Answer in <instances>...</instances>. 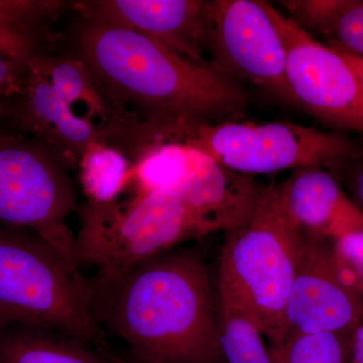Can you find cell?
Listing matches in <instances>:
<instances>
[{"mask_svg": "<svg viewBox=\"0 0 363 363\" xmlns=\"http://www.w3.org/2000/svg\"><path fill=\"white\" fill-rule=\"evenodd\" d=\"M194 149V147H193ZM262 189L255 177L222 166L194 149L175 195L185 203L207 234L234 230L247 223Z\"/></svg>", "mask_w": 363, "mask_h": 363, "instance_id": "obj_12", "label": "cell"}, {"mask_svg": "<svg viewBox=\"0 0 363 363\" xmlns=\"http://www.w3.org/2000/svg\"><path fill=\"white\" fill-rule=\"evenodd\" d=\"M207 20L215 70L297 106L286 80L285 47L262 0L208 1Z\"/></svg>", "mask_w": 363, "mask_h": 363, "instance_id": "obj_9", "label": "cell"}, {"mask_svg": "<svg viewBox=\"0 0 363 363\" xmlns=\"http://www.w3.org/2000/svg\"><path fill=\"white\" fill-rule=\"evenodd\" d=\"M78 60L119 107L147 117L145 135L184 123H219L240 116L247 95L238 81L125 28L86 23Z\"/></svg>", "mask_w": 363, "mask_h": 363, "instance_id": "obj_2", "label": "cell"}, {"mask_svg": "<svg viewBox=\"0 0 363 363\" xmlns=\"http://www.w3.org/2000/svg\"><path fill=\"white\" fill-rule=\"evenodd\" d=\"M0 363H125L109 350L35 325L0 328Z\"/></svg>", "mask_w": 363, "mask_h": 363, "instance_id": "obj_14", "label": "cell"}, {"mask_svg": "<svg viewBox=\"0 0 363 363\" xmlns=\"http://www.w3.org/2000/svg\"><path fill=\"white\" fill-rule=\"evenodd\" d=\"M133 178V167L121 150L95 143L80 159V182L88 202H116Z\"/></svg>", "mask_w": 363, "mask_h": 363, "instance_id": "obj_18", "label": "cell"}, {"mask_svg": "<svg viewBox=\"0 0 363 363\" xmlns=\"http://www.w3.org/2000/svg\"><path fill=\"white\" fill-rule=\"evenodd\" d=\"M11 102H0V123L11 116Z\"/></svg>", "mask_w": 363, "mask_h": 363, "instance_id": "obj_26", "label": "cell"}, {"mask_svg": "<svg viewBox=\"0 0 363 363\" xmlns=\"http://www.w3.org/2000/svg\"><path fill=\"white\" fill-rule=\"evenodd\" d=\"M332 49L335 50L342 57L344 61L350 66V68L352 69L353 72L357 74V77L363 83V58L347 54V52L340 51V50L335 49V48H332Z\"/></svg>", "mask_w": 363, "mask_h": 363, "instance_id": "obj_25", "label": "cell"}, {"mask_svg": "<svg viewBox=\"0 0 363 363\" xmlns=\"http://www.w3.org/2000/svg\"><path fill=\"white\" fill-rule=\"evenodd\" d=\"M301 28L321 33L329 47L363 58V0L281 2Z\"/></svg>", "mask_w": 363, "mask_h": 363, "instance_id": "obj_15", "label": "cell"}, {"mask_svg": "<svg viewBox=\"0 0 363 363\" xmlns=\"http://www.w3.org/2000/svg\"><path fill=\"white\" fill-rule=\"evenodd\" d=\"M78 7L88 23L133 30L190 61L211 66L206 59L208 1L98 0Z\"/></svg>", "mask_w": 363, "mask_h": 363, "instance_id": "obj_11", "label": "cell"}, {"mask_svg": "<svg viewBox=\"0 0 363 363\" xmlns=\"http://www.w3.org/2000/svg\"><path fill=\"white\" fill-rule=\"evenodd\" d=\"M194 149L184 143L154 140L136 150L133 178L135 192L175 194L187 173Z\"/></svg>", "mask_w": 363, "mask_h": 363, "instance_id": "obj_17", "label": "cell"}, {"mask_svg": "<svg viewBox=\"0 0 363 363\" xmlns=\"http://www.w3.org/2000/svg\"><path fill=\"white\" fill-rule=\"evenodd\" d=\"M305 240L286 207L283 183L262 189L247 223L227 233L217 288L250 306L269 346L286 339V305Z\"/></svg>", "mask_w": 363, "mask_h": 363, "instance_id": "obj_4", "label": "cell"}, {"mask_svg": "<svg viewBox=\"0 0 363 363\" xmlns=\"http://www.w3.org/2000/svg\"><path fill=\"white\" fill-rule=\"evenodd\" d=\"M157 140L184 143L222 166L253 176L289 169H339L362 147L339 133L292 123H185L161 130Z\"/></svg>", "mask_w": 363, "mask_h": 363, "instance_id": "obj_6", "label": "cell"}, {"mask_svg": "<svg viewBox=\"0 0 363 363\" xmlns=\"http://www.w3.org/2000/svg\"><path fill=\"white\" fill-rule=\"evenodd\" d=\"M262 6L286 51L289 87L297 106L339 130L363 131V83L342 57L267 1Z\"/></svg>", "mask_w": 363, "mask_h": 363, "instance_id": "obj_8", "label": "cell"}, {"mask_svg": "<svg viewBox=\"0 0 363 363\" xmlns=\"http://www.w3.org/2000/svg\"><path fill=\"white\" fill-rule=\"evenodd\" d=\"M25 63L13 61L0 55V102H11L23 87Z\"/></svg>", "mask_w": 363, "mask_h": 363, "instance_id": "obj_22", "label": "cell"}, {"mask_svg": "<svg viewBox=\"0 0 363 363\" xmlns=\"http://www.w3.org/2000/svg\"><path fill=\"white\" fill-rule=\"evenodd\" d=\"M344 166L350 167V185L355 197L363 208V147L354 159Z\"/></svg>", "mask_w": 363, "mask_h": 363, "instance_id": "obj_23", "label": "cell"}, {"mask_svg": "<svg viewBox=\"0 0 363 363\" xmlns=\"http://www.w3.org/2000/svg\"><path fill=\"white\" fill-rule=\"evenodd\" d=\"M35 325L108 350L78 264L30 229L0 223V328Z\"/></svg>", "mask_w": 363, "mask_h": 363, "instance_id": "obj_3", "label": "cell"}, {"mask_svg": "<svg viewBox=\"0 0 363 363\" xmlns=\"http://www.w3.org/2000/svg\"><path fill=\"white\" fill-rule=\"evenodd\" d=\"M286 207L308 238L332 240L363 229V211L322 168L298 169L283 182Z\"/></svg>", "mask_w": 363, "mask_h": 363, "instance_id": "obj_13", "label": "cell"}, {"mask_svg": "<svg viewBox=\"0 0 363 363\" xmlns=\"http://www.w3.org/2000/svg\"><path fill=\"white\" fill-rule=\"evenodd\" d=\"M42 4L30 0H0V55L25 62L37 51L35 30Z\"/></svg>", "mask_w": 363, "mask_h": 363, "instance_id": "obj_19", "label": "cell"}, {"mask_svg": "<svg viewBox=\"0 0 363 363\" xmlns=\"http://www.w3.org/2000/svg\"><path fill=\"white\" fill-rule=\"evenodd\" d=\"M75 235L78 266L96 267L100 277H116L188 240L208 235L178 196L135 192L123 203L88 202L79 212Z\"/></svg>", "mask_w": 363, "mask_h": 363, "instance_id": "obj_5", "label": "cell"}, {"mask_svg": "<svg viewBox=\"0 0 363 363\" xmlns=\"http://www.w3.org/2000/svg\"><path fill=\"white\" fill-rule=\"evenodd\" d=\"M65 162L39 138L0 126V223L35 231L78 264L67 223L77 195Z\"/></svg>", "mask_w": 363, "mask_h": 363, "instance_id": "obj_7", "label": "cell"}, {"mask_svg": "<svg viewBox=\"0 0 363 363\" xmlns=\"http://www.w3.org/2000/svg\"><path fill=\"white\" fill-rule=\"evenodd\" d=\"M341 333L289 335L283 343L271 346L276 363H346L347 347Z\"/></svg>", "mask_w": 363, "mask_h": 363, "instance_id": "obj_20", "label": "cell"}, {"mask_svg": "<svg viewBox=\"0 0 363 363\" xmlns=\"http://www.w3.org/2000/svg\"><path fill=\"white\" fill-rule=\"evenodd\" d=\"M217 327L226 363H276L257 314L240 296L218 288Z\"/></svg>", "mask_w": 363, "mask_h": 363, "instance_id": "obj_16", "label": "cell"}, {"mask_svg": "<svg viewBox=\"0 0 363 363\" xmlns=\"http://www.w3.org/2000/svg\"><path fill=\"white\" fill-rule=\"evenodd\" d=\"M334 240L330 259L336 276L346 288L363 295V229Z\"/></svg>", "mask_w": 363, "mask_h": 363, "instance_id": "obj_21", "label": "cell"}, {"mask_svg": "<svg viewBox=\"0 0 363 363\" xmlns=\"http://www.w3.org/2000/svg\"><path fill=\"white\" fill-rule=\"evenodd\" d=\"M362 315V298L339 281L332 267L330 250L322 240L306 236L286 305V338L347 334L355 330Z\"/></svg>", "mask_w": 363, "mask_h": 363, "instance_id": "obj_10", "label": "cell"}, {"mask_svg": "<svg viewBox=\"0 0 363 363\" xmlns=\"http://www.w3.org/2000/svg\"><path fill=\"white\" fill-rule=\"evenodd\" d=\"M93 318L136 363H226L204 259L172 250L116 277L88 279Z\"/></svg>", "mask_w": 363, "mask_h": 363, "instance_id": "obj_1", "label": "cell"}, {"mask_svg": "<svg viewBox=\"0 0 363 363\" xmlns=\"http://www.w3.org/2000/svg\"><path fill=\"white\" fill-rule=\"evenodd\" d=\"M351 354L352 363H363V323L358 325L353 331Z\"/></svg>", "mask_w": 363, "mask_h": 363, "instance_id": "obj_24", "label": "cell"}]
</instances>
